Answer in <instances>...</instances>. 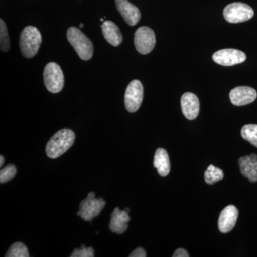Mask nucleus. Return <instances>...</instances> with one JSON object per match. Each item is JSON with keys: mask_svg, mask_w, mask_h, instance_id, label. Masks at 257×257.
Wrapping results in <instances>:
<instances>
[{"mask_svg": "<svg viewBox=\"0 0 257 257\" xmlns=\"http://www.w3.org/2000/svg\"><path fill=\"white\" fill-rule=\"evenodd\" d=\"M79 27H80L81 28H83L84 27V25L83 24H80V25H79Z\"/></svg>", "mask_w": 257, "mask_h": 257, "instance_id": "obj_27", "label": "nucleus"}, {"mask_svg": "<svg viewBox=\"0 0 257 257\" xmlns=\"http://www.w3.org/2000/svg\"><path fill=\"white\" fill-rule=\"evenodd\" d=\"M0 160H1V162H0V167H3V164H4V157L0 156Z\"/></svg>", "mask_w": 257, "mask_h": 257, "instance_id": "obj_26", "label": "nucleus"}, {"mask_svg": "<svg viewBox=\"0 0 257 257\" xmlns=\"http://www.w3.org/2000/svg\"><path fill=\"white\" fill-rule=\"evenodd\" d=\"M17 173L16 167L13 165H8L0 170V182L1 184L10 182L14 178Z\"/></svg>", "mask_w": 257, "mask_h": 257, "instance_id": "obj_22", "label": "nucleus"}, {"mask_svg": "<svg viewBox=\"0 0 257 257\" xmlns=\"http://www.w3.org/2000/svg\"><path fill=\"white\" fill-rule=\"evenodd\" d=\"M116 9L130 26H135L141 19V13L128 0H115Z\"/></svg>", "mask_w": 257, "mask_h": 257, "instance_id": "obj_11", "label": "nucleus"}, {"mask_svg": "<svg viewBox=\"0 0 257 257\" xmlns=\"http://www.w3.org/2000/svg\"><path fill=\"white\" fill-rule=\"evenodd\" d=\"M173 257H189V255L186 250L184 248H178L176 250L175 252L172 255Z\"/></svg>", "mask_w": 257, "mask_h": 257, "instance_id": "obj_25", "label": "nucleus"}, {"mask_svg": "<svg viewBox=\"0 0 257 257\" xmlns=\"http://www.w3.org/2000/svg\"><path fill=\"white\" fill-rule=\"evenodd\" d=\"M239 216V211L234 205H229L221 211L219 218V231L221 233H228L234 229Z\"/></svg>", "mask_w": 257, "mask_h": 257, "instance_id": "obj_12", "label": "nucleus"}, {"mask_svg": "<svg viewBox=\"0 0 257 257\" xmlns=\"http://www.w3.org/2000/svg\"><path fill=\"white\" fill-rule=\"evenodd\" d=\"M134 40L136 50L142 55H148L156 45L155 32L148 27H141L138 29Z\"/></svg>", "mask_w": 257, "mask_h": 257, "instance_id": "obj_8", "label": "nucleus"}, {"mask_svg": "<svg viewBox=\"0 0 257 257\" xmlns=\"http://www.w3.org/2000/svg\"><path fill=\"white\" fill-rule=\"evenodd\" d=\"M42 42L41 33L34 26L26 27L21 32L20 47L25 58L35 57L40 50Z\"/></svg>", "mask_w": 257, "mask_h": 257, "instance_id": "obj_3", "label": "nucleus"}, {"mask_svg": "<svg viewBox=\"0 0 257 257\" xmlns=\"http://www.w3.org/2000/svg\"><path fill=\"white\" fill-rule=\"evenodd\" d=\"M75 134L70 128H62L49 140L46 153L50 158L55 159L65 153L73 145Z\"/></svg>", "mask_w": 257, "mask_h": 257, "instance_id": "obj_1", "label": "nucleus"}, {"mask_svg": "<svg viewBox=\"0 0 257 257\" xmlns=\"http://www.w3.org/2000/svg\"><path fill=\"white\" fill-rule=\"evenodd\" d=\"M181 106L184 116L187 119H195L199 114V100L193 93H184L181 98Z\"/></svg>", "mask_w": 257, "mask_h": 257, "instance_id": "obj_13", "label": "nucleus"}, {"mask_svg": "<svg viewBox=\"0 0 257 257\" xmlns=\"http://www.w3.org/2000/svg\"><path fill=\"white\" fill-rule=\"evenodd\" d=\"M154 167L157 168L159 175L162 177H166L170 173V157L165 149H157L154 158Z\"/></svg>", "mask_w": 257, "mask_h": 257, "instance_id": "obj_17", "label": "nucleus"}, {"mask_svg": "<svg viewBox=\"0 0 257 257\" xmlns=\"http://www.w3.org/2000/svg\"><path fill=\"white\" fill-rule=\"evenodd\" d=\"M105 205L104 199H96L94 192L89 193L87 197L80 203L77 216H81L83 220L91 221L94 217L99 216Z\"/></svg>", "mask_w": 257, "mask_h": 257, "instance_id": "obj_6", "label": "nucleus"}, {"mask_svg": "<svg viewBox=\"0 0 257 257\" xmlns=\"http://www.w3.org/2000/svg\"><path fill=\"white\" fill-rule=\"evenodd\" d=\"M44 82L47 90L53 94L60 92L64 87V77L60 66L55 62H50L44 70Z\"/></svg>", "mask_w": 257, "mask_h": 257, "instance_id": "obj_4", "label": "nucleus"}, {"mask_svg": "<svg viewBox=\"0 0 257 257\" xmlns=\"http://www.w3.org/2000/svg\"><path fill=\"white\" fill-rule=\"evenodd\" d=\"M224 18L228 23H241L248 21L254 15L249 5L242 3H234L228 5L223 11Z\"/></svg>", "mask_w": 257, "mask_h": 257, "instance_id": "obj_5", "label": "nucleus"}, {"mask_svg": "<svg viewBox=\"0 0 257 257\" xmlns=\"http://www.w3.org/2000/svg\"><path fill=\"white\" fill-rule=\"evenodd\" d=\"M130 257H145L147 256L146 252L143 248L139 247L133 251L130 255Z\"/></svg>", "mask_w": 257, "mask_h": 257, "instance_id": "obj_24", "label": "nucleus"}, {"mask_svg": "<svg viewBox=\"0 0 257 257\" xmlns=\"http://www.w3.org/2000/svg\"><path fill=\"white\" fill-rule=\"evenodd\" d=\"M103 36L108 43L114 47H118L123 41V36L116 24L106 20L101 26Z\"/></svg>", "mask_w": 257, "mask_h": 257, "instance_id": "obj_16", "label": "nucleus"}, {"mask_svg": "<svg viewBox=\"0 0 257 257\" xmlns=\"http://www.w3.org/2000/svg\"><path fill=\"white\" fill-rule=\"evenodd\" d=\"M239 165L241 175L243 177H247L251 183L257 182V155L251 154L240 157L239 159Z\"/></svg>", "mask_w": 257, "mask_h": 257, "instance_id": "obj_14", "label": "nucleus"}, {"mask_svg": "<svg viewBox=\"0 0 257 257\" xmlns=\"http://www.w3.org/2000/svg\"><path fill=\"white\" fill-rule=\"evenodd\" d=\"M241 137L257 147V124H247L243 126L241 131Z\"/></svg>", "mask_w": 257, "mask_h": 257, "instance_id": "obj_19", "label": "nucleus"}, {"mask_svg": "<svg viewBox=\"0 0 257 257\" xmlns=\"http://www.w3.org/2000/svg\"><path fill=\"white\" fill-rule=\"evenodd\" d=\"M130 221L128 212L126 210H119V208H115L111 213V220L109 222V229L111 232L121 234L128 229V223Z\"/></svg>", "mask_w": 257, "mask_h": 257, "instance_id": "obj_15", "label": "nucleus"}, {"mask_svg": "<svg viewBox=\"0 0 257 257\" xmlns=\"http://www.w3.org/2000/svg\"><path fill=\"white\" fill-rule=\"evenodd\" d=\"M6 257H28L30 256L28 248L22 242L13 243L10 246L8 252L5 254Z\"/></svg>", "mask_w": 257, "mask_h": 257, "instance_id": "obj_20", "label": "nucleus"}, {"mask_svg": "<svg viewBox=\"0 0 257 257\" xmlns=\"http://www.w3.org/2000/svg\"><path fill=\"white\" fill-rule=\"evenodd\" d=\"M224 172L221 169L216 167L215 166L211 165L208 167L204 173V179L206 183L212 185V184L222 180L224 178Z\"/></svg>", "mask_w": 257, "mask_h": 257, "instance_id": "obj_18", "label": "nucleus"}, {"mask_svg": "<svg viewBox=\"0 0 257 257\" xmlns=\"http://www.w3.org/2000/svg\"><path fill=\"white\" fill-rule=\"evenodd\" d=\"M72 257H93L94 251L92 247H85L83 246L80 248H75L71 254Z\"/></svg>", "mask_w": 257, "mask_h": 257, "instance_id": "obj_23", "label": "nucleus"}, {"mask_svg": "<svg viewBox=\"0 0 257 257\" xmlns=\"http://www.w3.org/2000/svg\"><path fill=\"white\" fill-rule=\"evenodd\" d=\"M143 96V84L137 79L132 81L125 92L124 104L126 110L130 113L136 112L141 106Z\"/></svg>", "mask_w": 257, "mask_h": 257, "instance_id": "obj_7", "label": "nucleus"}, {"mask_svg": "<svg viewBox=\"0 0 257 257\" xmlns=\"http://www.w3.org/2000/svg\"><path fill=\"white\" fill-rule=\"evenodd\" d=\"M67 37L81 60L87 61L92 58L94 53L92 42L79 29L74 27L69 28Z\"/></svg>", "mask_w": 257, "mask_h": 257, "instance_id": "obj_2", "label": "nucleus"}, {"mask_svg": "<svg viewBox=\"0 0 257 257\" xmlns=\"http://www.w3.org/2000/svg\"><path fill=\"white\" fill-rule=\"evenodd\" d=\"M231 102L234 106H246L256 100V91L250 87H237L233 89L229 93Z\"/></svg>", "mask_w": 257, "mask_h": 257, "instance_id": "obj_10", "label": "nucleus"}, {"mask_svg": "<svg viewBox=\"0 0 257 257\" xmlns=\"http://www.w3.org/2000/svg\"><path fill=\"white\" fill-rule=\"evenodd\" d=\"M0 47L1 51L7 52L10 48V42L9 35H8V28L6 24L3 20H0Z\"/></svg>", "mask_w": 257, "mask_h": 257, "instance_id": "obj_21", "label": "nucleus"}, {"mask_svg": "<svg viewBox=\"0 0 257 257\" xmlns=\"http://www.w3.org/2000/svg\"><path fill=\"white\" fill-rule=\"evenodd\" d=\"M212 59L216 64L229 67L245 62L246 56L243 52L236 49H224L216 52Z\"/></svg>", "mask_w": 257, "mask_h": 257, "instance_id": "obj_9", "label": "nucleus"}]
</instances>
